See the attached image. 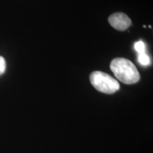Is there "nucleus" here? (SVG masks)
Wrapping results in <instances>:
<instances>
[{
    "label": "nucleus",
    "instance_id": "1",
    "mask_svg": "<svg viewBox=\"0 0 153 153\" xmlns=\"http://www.w3.org/2000/svg\"><path fill=\"white\" fill-rule=\"evenodd\" d=\"M110 68L115 76L126 85L135 84L140 79L136 67L128 59L123 57L114 59L110 64Z\"/></svg>",
    "mask_w": 153,
    "mask_h": 153
},
{
    "label": "nucleus",
    "instance_id": "2",
    "mask_svg": "<svg viewBox=\"0 0 153 153\" xmlns=\"http://www.w3.org/2000/svg\"><path fill=\"white\" fill-rule=\"evenodd\" d=\"M91 84L100 92L111 94L120 89L118 82L108 74L101 71L91 72L89 76Z\"/></svg>",
    "mask_w": 153,
    "mask_h": 153
},
{
    "label": "nucleus",
    "instance_id": "3",
    "mask_svg": "<svg viewBox=\"0 0 153 153\" xmlns=\"http://www.w3.org/2000/svg\"><path fill=\"white\" fill-rule=\"evenodd\" d=\"M108 22L111 26L118 30H125L131 26V19L127 15L121 12L114 13L108 17Z\"/></svg>",
    "mask_w": 153,
    "mask_h": 153
},
{
    "label": "nucleus",
    "instance_id": "4",
    "mask_svg": "<svg viewBox=\"0 0 153 153\" xmlns=\"http://www.w3.org/2000/svg\"><path fill=\"white\" fill-rule=\"evenodd\" d=\"M138 62L140 64L142 65L143 66H146L150 65V57L146 53H141L138 55Z\"/></svg>",
    "mask_w": 153,
    "mask_h": 153
},
{
    "label": "nucleus",
    "instance_id": "5",
    "mask_svg": "<svg viewBox=\"0 0 153 153\" xmlns=\"http://www.w3.org/2000/svg\"><path fill=\"white\" fill-rule=\"evenodd\" d=\"M134 48H135V50L139 54L145 53V45L143 41H140L136 42L135 45H134Z\"/></svg>",
    "mask_w": 153,
    "mask_h": 153
},
{
    "label": "nucleus",
    "instance_id": "6",
    "mask_svg": "<svg viewBox=\"0 0 153 153\" xmlns=\"http://www.w3.org/2000/svg\"><path fill=\"white\" fill-rule=\"evenodd\" d=\"M6 70V62L3 57L0 56V75L4 73Z\"/></svg>",
    "mask_w": 153,
    "mask_h": 153
}]
</instances>
